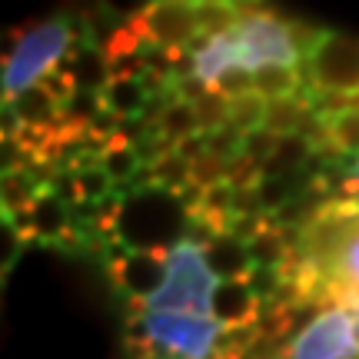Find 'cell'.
<instances>
[{
  "mask_svg": "<svg viewBox=\"0 0 359 359\" xmlns=\"http://www.w3.org/2000/svg\"><path fill=\"white\" fill-rule=\"evenodd\" d=\"M283 280L326 309L359 306V200H333L303 223V240L283 263Z\"/></svg>",
  "mask_w": 359,
  "mask_h": 359,
  "instance_id": "6da1fadb",
  "label": "cell"
},
{
  "mask_svg": "<svg viewBox=\"0 0 359 359\" xmlns=\"http://www.w3.org/2000/svg\"><path fill=\"white\" fill-rule=\"evenodd\" d=\"M74 20L70 17H50L43 24L30 27L13 43V53H4V103H13L24 90L37 87L43 74L64 60L74 47Z\"/></svg>",
  "mask_w": 359,
  "mask_h": 359,
  "instance_id": "7a4b0ae2",
  "label": "cell"
},
{
  "mask_svg": "<svg viewBox=\"0 0 359 359\" xmlns=\"http://www.w3.org/2000/svg\"><path fill=\"white\" fill-rule=\"evenodd\" d=\"M217 276L206 266L200 246H170V273L163 290L143 306V313H183V316H210V299L217 290ZM213 320V316H210Z\"/></svg>",
  "mask_w": 359,
  "mask_h": 359,
  "instance_id": "3957f363",
  "label": "cell"
},
{
  "mask_svg": "<svg viewBox=\"0 0 359 359\" xmlns=\"http://www.w3.org/2000/svg\"><path fill=\"white\" fill-rule=\"evenodd\" d=\"M150 353L163 359H213L223 326L210 316H183V313H143Z\"/></svg>",
  "mask_w": 359,
  "mask_h": 359,
  "instance_id": "277c9868",
  "label": "cell"
},
{
  "mask_svg": "<svg viewBox=\"0 0 359 359\" xmlns=\"http://www.w3.org/2000/svg\"><path fill=\"white\" fill-rule=\"evenodd\" d=\"M299 77L303 87L313 93L320 90L359 93V37L323 30L316 47L299 60Z\"/></svg>",
  "mask_w": 359,
  "mask_h": 359,
  "instance_id": "5b68a950",
  "label": "cell"
},
{
  "mask_svg": "<svg viewBox=\"0 0 359 359\" xmlns=\"http://www.w3.org/2000/svg\"><path fill=\"white\" fill-rule=\"evenodd\" d=\"M170 273V246H127L116 240L110 246V276L120 293L130 296L133 309H143L154 299Z\"/></svg>",
  "mask_w": 359,
  "mask_h": 359,
  "instance_id": "8992f818",
  "label": "cell"
},
{
  "mask_svg": "<svg viewBox=\"0 0 359 359\" xmlns=\"http://www.w3.org/2000/svg\"><path fill=\"white\" fill-rule=\"evenodd\" d=\"M233 40L240 50V67H299V47L290 37V24L276 13H253L233 27Z\"/></svg>",
  "mask_w": 359,
  "mask_h": 359,
  "instance_id": "52a82bcc",
  "label": "cell"
},
{
  "mask_svg": "<svg viewBox=\"0 0 359 359\" xmlns=\"http://www.w3.org/2000/svg\"><path fill=\"white\" fill-rule=\"evenodd\" d=\"M293 359H359V330L349 309H326L290 346Z\"/></svg>",
  "mask_w": 359,
  "mask_h": 359,
  "instance_id": "ba28073f",
  "label": "cell"
},
{
  "mask_svg": "<svg viewBox=\"0 0 359 359\" xmlns=\"http://www.w3.org/2000/svg\"><path fill=\"white\" fill-rule=\"evenodd\" d=\"M133 20L150 43H160L170 50H187L200 37L196 4H190V0H154L143 11L133 13Z\"/></svg>",
  "mask_w": 359,
  "mask_h": 359,
  "instance_id": "9c48e42d",
  "label": "cell"
},
{
  "mask_svg": "<svg viewBox=\"0 0 359 359\" xmlns=\"http://www.w3.org/2000/svg\"><path fill=\"white\" fill-rule=\"evenodd\" d=\"M257 309H259V299L246 280H219L217 283L213 299H210V316H213L223 330L253 323L257 320Z\"/></svg>",
  "mask_w": 359,
  "mask_h": 359,
  "instance_id": "30bf717a",
  "label": "cell"
},
{
  "mask_svg": "<svg viewBox=\"0 0 359 359\" xmlns=\"http://www.w3.org/2000/svg\"><path fill=\"white\" fill-rule=\"evenodd\" d=\"M206 266L213 269L217 280H246L253 273V257H250V246L243 240H236L230 233L217 236L210 246H203Z\"/></svg>",
  "mask_w": 359,
  "mask_h": 359,
  "instance_id": "8fae6325",
  "label": "cell"
},
{
  "mask_svg": "<svg viewBox=\"0 0 359 359\" xmlns=\"http://www.w3.org/2000/svg\"><path fill=\"white\" fill-rule=\"evenodd\" d=\"M30 213H34V240L40 243H64L67 236L74 233V219H70V206L64 200H57L50 190H43L30 203Z\"/></svg>",
  "mask_w": 359,
  "mask_h": 359,
  "instance_id": "7c38bea8",
  "label": "cell"
},
{
  "mask_svg": "<svg viewBox=\"0 0 359 359\" xmlns=\"http://www.w3.org/2000/svg\"><path fill=\"white\" fill-rule=\"evenodd\" d=\"M4 107H11L24 127H40V130L57 127V123H60V114H64V103L57 100V97H50L40 83L37 87H30V90H24L17 100L4 103Z\"/></svg>",
  "mask_w": 359,
  "mask_h": 359,
  "instance_id": "4fadbf2b",
  "label": "cell"
},
{
  "mask_svg": "<svg viewBox=\"0 0 359 359\" xmlns=\"http://www.w3.org/2000/svg\"><path fill=\"white\" fill-rule=\"evenodd\" d=\"M100 100L107 114L127 120V116H140L150 97H147V90H143V83L137 77H116L100 90Z\"/></svg>",
  "mask_w": 359,
  "mask_h": 359,
  "instance_id": "5bb4252c",
  "label": "cell"
},
{
  "mask_svg": "<svg viewBox=\"0 0 359 359\" xmlns=\"http://www.w3.org/2000/svg\"><path fill=\"white\" fill-rule=\"evenodd\" d=\"M299 90H303L299 67H259V70H253V93L266 97V100L296 97Z\"/></svg>",
  "mask_w": 359,
  "mask_h": 359,
  "instance_id": "9a60e30c",
  "label": "cell"
},
{
  "mask_svg": "<svg viewBox=\"0 0 359 359\" xmlns=\"http://www.w3.org/2000/svg\"><path fill=\"white\" fill-rule=\"evenodd\" d=\"M306 114H309V103L299 100V97L266 100V120H263V127L273 130L276 137H293V133H299Z\"/></svg>",
  "mask_w": 359,
  "mask_h": 359,
  "instance_id": "2e32d148",
  "label": "cell"
},
{
  "mask_svg": "<svg viewBox=\"0 0 359 359\" xmlns=\"http://www.w3.org/2000/svg\"><path fill=\"white\" fill-rule=\"evenodd\" d=\"M100 167L107 170V177L114 180V183H130V180L143 170V163H140V156H137V150H133L130 143H123L120 137H114L110 147H107V154H103Z\"/></svg>",
  "mask_w": 359,
  "mask_h": 359,
  "instance_id": "e0dca14e",
  "label": "cell"
},
{
  "mask_svg": "<svg viewBox=\"0 0 359 359\" xmlns=\"http://www.w3.org/2000/svg\"><path fill=\"white\" fill-rule=\"evenodd\" d=\"M196 24H200L203 37H223L240 24V17L230 7V0H203V4H196Z\"/></svg>",
  "mask_w": 359,
  "mask_h": 359,
  "instance_id": "ac0fdd59",
  "label": "cell"
},
{
  "mask_svg": "<svg viewBox=\"0 0 359 359\" xmlns=\"http://www.w3.org/2000/svg\"><path fill=\"white\" fill-rule=\"evenodd\" d=\"M0 193H4V217H7L17 210H27L43 193V187L27 170H17V173H4V190Z\"/></svg>",
  "mask_w": 359,
  "mask_h": 359,
  "instance_id": "d6986e66",
  "label": "cell"
},
{
  "mask_svg": "<svg viewBox=\"0 0 359 359\" xmlns=\"http://www.w3.org/2000/svg\"><path fill=\"white\" fill-rule=\"evenodd\" d=\"M154 130H156V133H163V137H167V140H173V143L187 140V137H193V133H200L196 107H193V103H187V100H177L167 114H163V120H160Z\"/></svg>",
  "mask_w": 359,
  "mask_h": 359,
  "instance_id": "ffe728a7",
  "label": "cell"
},
{
  "mask_svg": "<svg viewBox=\"0 0 359 359\" xmlns=\"http://www.w3.org/2000/svg\"><path fill=\"white\" fill-rule=\"evenodd\" d=\"M150 173H154L156 190H167V193H173V196H177L183 187H190L193 183V163L190 160H183L180 154L163 156L156 167H150Z\"/></svg>",
  "mask_w": 359,
  "mask_h": 359,
  "instance_id": "44dd1931",
  "label": "cell"
},
{
  "mask_svg": "<svg viewBox=\"0 0 359 359\" xmlns=\"http://www.w3.org/2000/svg\"><path fill=\"white\" fill-rule=\"evenodd\" d=\"M246 246H250L253 266L283 269V263H286V257H290V250H286V243H283V233L276 230V226H266L263 233H257Z\"/></svg>",
  "mask_w": 359,
  "mask_h": 359,
  "instance_id": "7402d4cb",
  "label": "cell"
},
{
  "mask_svg": "<svg viewBox=\"0 0 359 359\" xmlns=\"http://www.w3.org/2000/svg\"><path fill=\"white\" fill-rule=\"evenodd\" d=\"M103 114V100H100V93L97 90H77L70 100L64 103V120L70 123L74 130H80V133H87L90 123L97 120V116Z\"/></svg>",
  "mask_w": 359,
  "mask_h": 359,
  "instance_id": "603a6c76",
  "label": "cell"
},
{
  "mask_svg": "<svg viewBox=\"0 0 359 359\" xmlns=\"http://www.w3.org/2000/svg\"><path fill=\"white\" fill-rule=\"evenodd\" d=\"M266 120V97L259 93H246V97H236L230 100V123L240 133H253V130L263 127Z\"/></svg>",
  "mask_w": 359,
  "mask_h": 359,
  "instance_id": "cb8c5ba5",
  "label": "cell"
},
{
  "mask_svg": "<svg viewBox=\"0 0 359 359\" xmlns=\"http://www.w3.org/2000/svg\"><path fill=\"white\" fill-rule=\"evenodd\" d=\"M196 107V120H200V133H213V130L226 127L230 123V100L217 93V90H210L200 103H193Z\"/></svg>",
  "mask_w": 359,
  "mask_h": 359,
  "instance_id": "d4e9b609",
  "label": "cell"
},
{
  "mask_svg": "<svg viewBox=\"0 0 359 359\" xmlns=\"http://www.w3.org/2000/svg\"><path fill=\"white\" fill-rule=\"evenodd\" d=\"M243 137L246 133H240L233 123H226V127L206 133V154H213V156H219V160L230 163V160H236V156L243 154Z\"/></svg>",
  "mask_w": 359,
  "mask_h": 359,
  "instance_id": "484cf974",
  "label": "cell"
},
{
  "mask_svg": "<svg viewBox=\"0 0 359 359\" xmlns=\"http://www.w3.org/2000/svg\"><path fill=\"white\" fill-rule=\"evenodd\" d=\"M330 133L343 154L359 156V110H349V114L330 120Z\"/></svg>",
  "mask_w": 359,
  "mask_h": 359,
  "instance_id": "4316f807",
  "label": "cell"
},
{
  "mask_svg": "<svg viewBox=\"0 0 359 359\" xmlns=\"http://www.w3.org/2000/svg\"><path fill=\"white\" fill-rule=\"evenodd\" d=\"M77 187H80V200L103 203V200L114 193V180L107 177V170H103V167H93V170H80V173H77Z\"/></svg>",
  "mask_w": 359,
  "mask_h": 359,
  "instance_id": "83f0119b",
  "label": "cell"
},
{
  "mask_svg": "<svg viewBox=\"0 0 359 359\" xmlns=\"http://www.w3.org/2000/svg\"><path fill=\"white\" fill-rule=\"evenodd\" d=\"M280 140H283V137H276L273 130L259 127V130H253V133H246V137H243V156L257 160V163H266L269 156L276 154Z\"/></svg>",
  "mask_w": 359,
  "mask_h": 359,
  "instance_id": "f1b7e54d",
  "label": "cell"
},
{
  "mask_svg": "<svg viewBox=\"0 0 359 359\" xmlns=\"http://www.w3.org/2000/svg\"><path fill=\"white\" fill-rule=\"evenodd\" d=\"M213 90L223 93L226 100L246 97V93H253V70H246V67H230V70H223V77L217 80Z\"/></svg>",
  "mask_w": 359,
  "mask_h": 359,
  "instance_id": "f546056e",
  "label": "cell"
},
{
  "mask_svg": "<svg viewBox=\"0 0 359 359\" xmlns=\"http://www.w3.org/2000/svg\"><path fill=\"white\" fill-rule=\"evenodd\" d=\"M193 183L200 190H210L217 183H226V160H219L213 154H203L196 163H193Z\"/></svg>",
  "mask_w": 359,
  "mask_h": 359,
  "instance_id": "4dcf8cb0",
  "label": "cell"
},
{
  "mask_svg": "<svg viewBox=\"0 0 359 359\" xmlns=\"http://www.w3.org/2000/svg\"><path fill=\"white\" fill-rule=\"evenodd\" d=\"M246 283L253 286L257 299L263 303V299H273V296H276V290L283 286V273L273 266H253V273L246 276Z\"/></svg>",
  "mask_w": 359,
  "mask_h": 359,
  "instance_id": "1f68e13d",
  "label": "cell"
},
{
  "mask_svg": "<svg viewBox=\"0 0 359 359\" xmlns=\"http://www.w3.org/2000/svg\"><path fill=\"white\" fill-rule=\"evenodd\" d=\"M40 87L47 90L50 97H57L60 103H67L70 97H74V93H77V83H74V77H70V74H67V70H64L60 64L53 67L50 74H43V80H40Z\"/></svg>",
  "mask_w": 359,
  "mask_h": 359,
  "instance_id": "d6a6232c",
  "label": "cell"
},
{
  "mask_svg": "<svg viewBox=\"0 0 359 359\" xmlns=\"http://www.w3.org/2000/svg\"><path fill=\"white\" fill-rule=\"evenodd\" d=\"M333 200H359V156H349L343 170V183L336 190Z\"/></svg>",
  "mask_w": 359,
  "mask_h": 359,
  "instance_id": "836d02e7",
  "label": "cell"
},
{
  "mask_svg": "<svg viewBox=\"0 0 359 359\" xmlns=\"http://www.w3.org/2000/svg\"><path fill=\"white\" fill-rule=\"evenodd\" d=\"M173 90H177V97L180 100H187V103H200L210 93V87H206L200 77H183V80H173Z\"/></svg>",
  "mask_w": 359,
  "mask_h": 359,
  "instance_id": "e575fe53",
  "label": "cell"
},
{
  "mask_svg": "<svg viewBox=\"0 0 359 359\" xmlns=\"http://www.w3.org/2000/svg\"><path fill=\"white\" fill-rule=\"evenodd\" d=\"M177 154L183 156V160L196 163V160L206 154V133H193V137H187V140H180L177 143Z\"/></svg>",
  "mask_w": 359,
  "mask_h": 359,
  "instance_id": "d590c367",
  "label": "cell"
},
{
  "mask_svg": "<svg viewBox=\"0 0 359 359\" xmlns=\"http://www.w3.org/2000/svg\"><path fill=\"white\" fill-rule=\"evenodd\" d=\"M356 330H359V306H356Z\"/></svg>",
  "mask_w": 359,
  "mask_h": 359,
  "instance_id": "8d00e7d4",
  "label": "cell"
},
{
  "mask_svg": "<svg viewBox=\"0 0 359 359\" xmlns=\"http://www.w3.org/2000/svg\"><path fill=\"white\" fill-rule=\"evenodd\" d=\"M283 359H293V356H290V353H286V356H283Z\"/></svg>",
  "mask_w": 359,
  "mask_h": 359,
  "instance_id": "74e56055",
  "label": "cell"
}]
</instances>
